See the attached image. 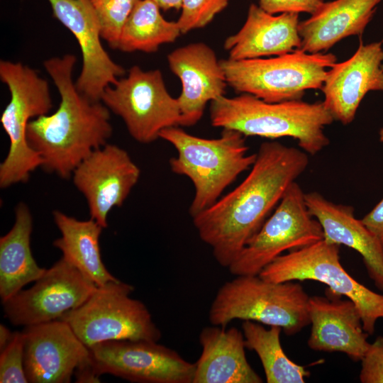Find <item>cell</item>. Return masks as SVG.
<instances>
[{
	"label": "cell",
	"mask_w": 383,
	"mask_h": 383,
	"mask_svg": "<svg viewBox=\"0 0 383 383\" xmlns=\"http://www.w3.org/2000/svg\"><path fill=\"white\" fill-rule=\"evenodd\" d=\"M244 180L192 218L216 262L228 267L309 165L306 152L277 141L262 143Z\"/></svg>",
	"instance_id": "obj_1"
},
{
	"label": "cell",
	"mask_w": 383,
	"mask_h": 383,
	"mask_svg": "<svg viewBox=\"0 0 383 383\" xmlns=\"http://www.w3.org/2000/svg\"><path fill=\"white\" fill-rule=\"evenodd\" d=\"M76 57L66 54L43 65L60 96L57 110L33 118L28 125L30 146L43 160L42 167L68 179L93 151L107 143L113 128L110 110L101 101H91L73 80Z\"/></svg>",
	"instance_id": "obj_2"
},
{
	"label": "cell",
	"mask_w": 383,
	"mask_h": 383,
	"mask_svg": "<svg viewBox=\"0 0 383 383\" xmlns=\"http://www.w3.org/2000/svg\"><path fill=\"white\" fill-rule=\"evenodd\" d=\"M210 118L213 126L235 130L245 136L291 137L310 155L329 144L324 128L334 121L323 101L270 103L249 94L212 101Z\"/></svg>",
	"instance_id": "obj_3"
},
{
	"label": "cell",
	"mask_w": 383,
	"mask_h": 383,
	"mask_svg": "<svg viewBox=\"0 0 383 383\" xmlns=\"http://www.w3.org/2000/svg\"><path fill=\"white\" fill-rule=\"evenodd\" d=\"M245 137L228 128L214 139L194 136L178 126L160 132V138L177 150V156L170 160L171 170L193 183L194 196L189 209L192 218L216 203L226 187L251 168L257 154L248 153Z\"/></svg>",
	"instance_id": "obj_4"
},
{
	"label": "cell",
	"mask_w": 383,
	"mask_h": 383,
	"mask_svg": "<svg viewBox=\"0 0 383 383\" xmlns=\"http://www.w3.org/2000/svg\"><path fill=\"white\" fill-rule=\"evenodd\" d=\"M310 296L294 281L273 282L257 275H238L218 290L209 312L212 325L235 319L282 328L293 335L310 324Z\"/></svg>",
	"instance_id": "obj_5"
},
{
	"label": "cell",
	"mask_w": 383,
	"mask_h": 383,
	"mask_svg": "<svg viewBox=\"0 0 383 383\" xmlns=\"http://www.w3.org/2000/svg\"><path fill=\"white\" fill-rule=\"evenodd\" d=\"M335 62L333 53L301 49L270 58L220 60L228 86L270 103L300 100L306 90L321 89Z\"/></svg>",
	"instance_id": "obj_6"
},
{
	"label": "cell",
	"mask_w": 383,
	"mask_h": 383,
	"mask_svg": "<svg viewBox=\"0 0 383 383\" xmlns=\"http://www.w3.org/2000/svg\"><path fill=\"white\" fill-rule=\"evenodd\" d=\"M0 79L11 99L0 121L9 138V149L0 165V187L26 182L43 160L30 146L26 136L31 120L48 114L52 107L48 81L36 70L21 62L0 61Z\"/></svg>",
	"instance_id": "obj_7"
},
{
	"label": "cell",
	"mask_w": 383,
	"mask_h": 383,
	"mask_svg": "<svg viewBox=\"0 0 383 383\" xmlns=\"http://www.w3.org/2000/svg\"><path fill=\"white\" fill-rule=\"evenodd\" d=\"M134 287L119 279L97 286L79 307L65 313V321L88 348L118 340L158 342L161 331L140 301L130 294Z\"/></svg>",
	"instance_id": "obj_8"
},
{
	"label": "cell",
	"mask_w": 383,
	"mask_h": 383,
	"mask_svg": "<svg viewBox=\"0 0 383 383\" xmlns=\"http://www.w3.org/2000/svg\"><path fill=\"white\" fill-rule=\"evenodd\" d=\"M259 276L273 282L313 280L326 284L332 293L355 304L369 335L374 333L377 321L383 318V294L351 277L340 263V245L323 239L279 255Z\"/></svg>",
	"instance_id": "obj_9"
},
{
	"label": "cell",
	"mask_w": 383,
	"mask_h": 383,
	"mask_svg": "<svg viewBox=\"0 0 383 383\" xmlns=\"http://www.w3.org/2000/svg\"><path fill=\"white\" fill-rule=\"evenodd\" d=\"M101 101L123 121L131 137L140 143L160 138V132L180 126L177 98L167 90L160 70L131 67L126 77L106 87Z\"/></svg>",
	"instance_id": "obj_10"
},
{
	"label": "cell",
	"mask_w": 383,
	"mask_h": 383,
	"mask_svg": "<svg viewBox=\"0 0 383 383\" xmlns=\"http://www.w3.org/2000/svg\"><path fill=\"white\" fill-rule=\"evenodd\" d=\"M305 193L293 182L259 231L228 267L231 274L257 275L286 250L323 239L322 227L309 212Z\"/></svg>",
	"instance_id": "obj_11"
},
{
	"label": "cell",
	"mask_w": 383,
	"mask_h": 383,
	"mask_svg": "<svg viewBox=\"0 0 383 383\" xmlns=\"http://www.w3.org/2000/svg\"><path fill=\"white\" fill-rule=\"evenodd\" d=\"M89 349L99 376L109 374L137 383H193L195 363L157 342L109 340Z\"/></svg>",
	"instance_id": "obj_12"
},
{
	"label": "cell",
	"mask_w": 383,
	"mask_h": 383,
	"mask_svg": "<svg viewBox=\"0 0 383 383\" xmlns=\"http://www.w3.org/2000/svg\"><path fill=\"white\" fill-rule=\"evenodd\" d=\"M97 286L62 257L26 290L2 302L14 326H30L60 319L79 307Z\"/></svg>",
	"instance_id": "obj_13"
},
{
	"label": "cell",
	"mask_w": 383,
	"mask_h": 383,
	"mask_svg": "<svg viewBox=\"0 0 383 383\" xmlns=\"http://www.w3.org/2000/svg\"><path fill=\"white\" fill-rule=\"evenodd\" d=\"M53 16L77 40L82 57L77 89L91 101H100L106 87L123 77L124 68L115 62L101 42V28L91 0H48Z\"/></svg>",
	"instance_id": "obj_14"
},
{
	"label": "cell",
	"mask_w": 383,
	"mask_h": 383,
	"mask_svg": "<svg viewBox=\"0 0 383 383\" xmlns=\"http://www.w3.org/2000/svg\"><path fill=\"white\" fill-rule=\"evenodd\" d=\"M140 175V170L127 151L106 143L78 165L72 179L87 200L91 218L104 228L109 213L123 205Z\"/></svg>",
	"instance_id": "obj_15"
},
{
	"label": "cell",
	"mask_w": 383,
	"mask_h": 383,
	"mask_svg": "<svg viewBox=\"0 0 383 383\" xmlns=\"http://www.w3.org/2000/svg\"><path fill=\"white\" fill-rule=\"evenodd\" d=\"M22 333L28 382H70L77 367L89 359V348L62 320L27 326Z\"/></svg>",
	"instance_id": "obj_16"
},
{
	"label": "cell",
	"mask_w": 383,
	"mask_h": 383,
	"mask_svg": "<svg viewBox=\"0 0 383 383\" xmlns=\"http://www.w3.org/2000/svg\"><path fill=\"white\" fill-rule=\"evenodd\" d=\"M382 42L365 45L360 38L355 52L335 62L327 72L321 91L324 106L334 121L353 122L360 102L370 91H383Z\"/></svg>",
	"instance_id": "obj_17"
},
{
	"label": "cell",
	"mask_w": 383,
	"mask_h": 383,
	"mask_svg": "<svg viewBox=\"0 0 383 383\" xmlns=\"http://www.w3.org/2000/svg\"><path fill=\"white\" fill-rule=\"evenodd\" d=\"M170 70L181 81L177 98L181 126H192L202 118L208 102L225 96L228 83L216 52L202 42L177 48L167 55Z\"/></svg>",
	"instance_id": "obj_18"
},
{
	"label": "cell",
	"mask_w": 383,
	"mask_h": 383,
	"mask_svg": "<svg viewBox=\"0 0 383 383\" xmlns=\"http://www.w3.org/2000/svg\"><path fill=\"white\" fill-rule=\"evenodd\" d=\"M326 292V297L309 298V347L316 351L343 353L355 362L361 361L370 343L357 307L348 298Z\"/></svg>",
	"instance_id": "obj_19"
},
{
	"label": "cell",
	"mask_w": 383,
	"mask_h": 383,
	"mask_svg": "<svg viewBox=\"0 0 383 383\" xmlns=\"http://www.w3.org/2000/svg\"><path fill=\"white\" fill-rule=\"evenodd\" d=\"M304 198L310 213L322 227L323 240L357 251L370 279L383 292V244L355 217L354 209L328 201L317 192L305 193Z\"/></svg>",
	"instance_id": "obj_20"
},
{
	"label": "cell",
	"mask_w": 383,
	"mask_h": 383,
	"mask_svg": "<svg viewBox=\"0 0 383 383\" xmlns=\"http://www.w3.org/2000/svg\"><path fill=\"white\" fill-rule=\"evenodd\" d=\"M299 13L275 16L251 4L242 28L224 42L228 58L234 60L278 56L301 48Z\"/></svg>",
	"instance_id": "obj_21"
},
{
	"label": "cell",
	"mask_w": 383,
	"mask_h": 383,
	"mask_svg": "<svg viewBox=\"0 0 383 383\" xmlns=\"http://www.w3.org/2000/svg\"><path fill=\"white\" fill-rule=\"evenodd\" d=\"M201 353L195 363L193 383H261L245 355L243 331L214 326L199 334Z\"/></svg>",
	"instance_id": "obj_22"
},
{
	"label": "cell",
	"mask_w": 383,
	"mask_h": 383,
	"mask_svg": "<svg viewBox=\"0 0 383 383\" xmlns=\"http://www.w3.org/2000/svg\"><path fill=\"white\" fill-rule=\"evenodd\" d=\"M382 1L323 2L310 18L299 22L300 49L309 53L326 52L348 36L361 38Z\"/></svg>",
	"instance_id": "obj_23"
},
{
	"label": "cell",
	"mask_w": 383,
	"mask_h": 383,
	"mask_svg": "<svg viewBox=\"0 0 383 383\" xmlns=\"http://www.w3.org/2000/svg\"><path fill=\"white\" fill-rule=\"evenodd\" d=\"M33 218L23 203L15 209V222L11 229L0 238V296L2 302L35 282L45 272L33 257L30 235Z\"/></svg>",
	"instance_id": "obj_24"
},
{
	"label": "cell",
	"mask_w": 383,
	"mask_h": 383,
	"mask_svg": "<svg viewBox=\"0 0 383 383\" xmlns=\"http://www.w3.org/2000/svg\"><path fill=\"white\" fill-rule=\"evenodd\" d=\"M52 215L62 235L53 245L61 250L62 257L96 286L118 280L101 259L99 238L104 228L91 218L80 221L57 210Z\"/></svg>",
	"instance_id": "obj_25"
},
{
	"label": "cell",
	"mask_w": 383,
	"mask_h": 383,
	"mask_svg": "<svg viewBox=\"0 0 383 383\" xmlns=\"http://www.w3.org/2000/svg\"><path fill=\"white\" fill-rule=\"evenodd\" d=\"M160 9L153 0H140L123 28L117 50L151 53L174 42L182 34L177 22L166 20Z\"/></svg>",
	"instance_id": "obj_26"
},
{
	"label": "cell",
	"mask_w": 383,
	"mask_h": 383,
	"mask_svg": "<svg viewBox=\"0 0 383 383\" xmlns=\"http://www.w3.org/2000/svg\"><path fill=\"white\" fill-rule=\"evenodd\" d=\"M282 331L277 326L266 329L252 321L242 324L245 347L258 355L267 383H304L310 372L286 355L280 343Z\"/></svg>",
	"instance_id": "obj_27"
},
{
	"label": "cell",
	"mask_w": 383,
	"mask_h": 383,
	"mask_svg": "<svg viewBox=\"0 0 383 383\" xmlns=\"http://www.w3.org/2000/svg\"><path fill=\"white\" fill-rule=\"evenodd\" d=\"M140 0H91L99 18L102 39L117 49L123 28Z\"/></svg>",
	"instance_id": "obj_28"
},
{
	"label": "cell",
	"mask_w": 383,
	"mask_h": 383,
	"mask_svg": "<svg viewBox=\"0 0 383 383\" xmlns=\"http://www.w3.org/2000/svg\"><path fill=\"white\" fill-rule=\"evenodd\" d=\"M230 0H182L177 21L182 33L201 28L226 8Z\"/></svg>",
	"instance_id": "obj_29"
},
{
	"label": "cell",
	"mask_w": 383,
	"mask_h": 383,
	"mask_svg": "<svg viewBox=\"0 0 383 383\" xmlns=\"http://www.w3.org/2000/svg\"><path fill=\"white\" fill-rule=\"evenodd\" d=\"M23 348L22 332H14L11 342L1 351V383L28 382L24 370Z\"/></svg>",
	"instance_id": "obj_30"
},
{
	"label": "cell",
	"mask_w": 383,
	"mask_h": 383,
	"mask_svg": "<svg viewBox=\"0 0 383 383\" xmlns=\"http://www.w3.org/2000/svg\"><path fill=\"white\" fill-rule=\"evenodd\" d=\"M359 378L362 383H383V336L370 343L361 360Z\"/></svg>",
	"instance_id": "obj_31"
},
{
	"label": "cell",
	"mask_w": 383,
	"mask_h": 383,
	"mask_svg": "<svg viewBox=\"0 0 383 383\" xmlns=\"http://www.w3.org/2000/svg\"><path fill=\"white\" fill-rule=\"evenodd\" d=\"M323 0H259V6L271 14L286 12L316 13Z\"/></svg>",
	"instance_id": "obj_32"
},
{
	"label": "cell",
	"mask_w": 383,
	"mask_h": 383,
	"mask_svg": "<svg viewBox=\"0 0 383 383\" xmlns=\"http://www.w3.org/2000/svg\"><path fill=\"white\" fill-rule=\"evenodd\" d=\"M361 221L383 244V199Z\"/></svg>",
	"instance_id": "obj_33"
},
{
	"label": "cell",
	"mask_w": 383,
	"mask_h": 383,
	"mask_svg": "<svg viewBox=\"0 0 383 383\" xmlns=\"http://www.w3.org/2000/svg\"><path fill=\"white\" fill-rule=\"evenodd\" d=\"M76 382L79 383L99 382V375L96 372L89 359L79 365L74 371Z\"/></svg>",
	"instance_id": "obj_34"
},
{
	"label": "cell",
	"mask_w": 383,
	"mask_h": 383,
	"mask_svg": "<svg viewBox=\"0 0 383 383\" xmlns=\"http://www.w3.org/2000/svg\"><path fill=\"white\" fill-rule=\"evenodd\" d=\"M13 333L3 324H0V351L3 350L11 342Z\"/></svg>",
	"instance_id": "obj_35"
},
{
	"label": "cell",
	"mask_w": 383,
	"mask_h": 383,
	"mask_svg": "<svg viewBox=\"0 0 383 383\" xmlns=\"http://www.w3.org/2000/svg\"><path fill=\"white\" fill-rule=\"evenodd\" d=\"M161 9L167 11L169 9H181L182 0H153Z\"/></svg>",
	"instance_id": "obj_36"
},
{
	"label": "cell",
	"mask_w": 383,
	"mask_h": 383,
	"mask_svg": "<svg viewBox=\"0 0 383 383\" xmlns=\"http://www.w3.org/2000/svg\"><path fill=\"white\" fill-rule=\"evenodd\" d=\"M379 141L383 143V128L379 130Z\"/></svg>",
	"instance_id": "obj_37"
},
{
	"label": "cell",
	"mask_w": 383,
	"mask_h": 383,
	"mask_svg": "<svg viewBox=\"0 0 383 383\" xmlns=\"http://www.w3.org/2000/svg\"><path fill=\"white\" fill-rule=\"evenodd\" d=\"M381 42L382 43V46H383V38H382V40ZM382 69H383V65H382Z\"/></svg>",
	"instance_id": "obj_38"
}]
</instances>
